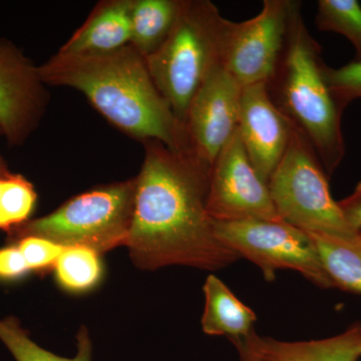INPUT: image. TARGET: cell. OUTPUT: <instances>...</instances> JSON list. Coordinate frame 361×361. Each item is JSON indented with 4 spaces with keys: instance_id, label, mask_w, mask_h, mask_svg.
<instances>
[{
    "instance_id": "cell-1",
    "label": "cell",
    "mask_w": 361,
    "mask_h": 361,
    "mask_svg": "<svg viewBox=\"0 0 361 361\" xmlns=\"http://www.w3.org/2000/svg\"><path fill=\"white\" fill-rule=\"evenodd\" d=\"M134 215L126 246L137 267L224 269L238 254L218 239L207 209L211 167L158 141L142 142Z\"/></svg>"
},
{
    "instance_id": "cell-2",
    "label": "cell",
    "mask_w": 361,
    "mask_h": 361,
    "mask_svg": "<svg viewBox=\"0 0 361 361\" xmlns=\"http://www.w3.org/2000/svg\"><path fill=\"white\" fill-rule=\"evenodd\" d=\"M45 85L82 92L116 129L142 142L187 153L183 123L157 89L146 59L129 44L97 54L56 52L37 66Z\"/></svg>"
},
{
    "instance_id": "cell-3",
    "label": "cell",
    "mask_w": 361,
    "mask_h": 361,
    "mask_svg": "<svg viewBox=\"0 0 361 361\" xmlns=\"http://www.w3.org/2000/svg\"><path fill=\"white\" fill-rule=\"evenodd\" d=\"M322 52L304 23L301 2L293 1L283 54L268 89L278 108L307 137L330 177L345 156L344 109L327 82Z\"/></svg>"
},
{
    "instance_id": "cell-4",
    "label": "cell",
    "mask_w": 361,
    "mask_h": 361,
    "mask_svg": "<svg viewBox=\"0 0 361 361\" xmlns=\"http://www.w3.org/2000/svg\"><path fill=\"white\" fill-rule=\"evenodd\" d=\"M229 23L210 0H184L174 30L146 58L157 89L182 123L196 92L223 66Z\"/></svg>"
},
{
    "instance_id": "cell-5",
    "label": "cell",
    "mask_w": 361,
    "mask_h": 361,
    "mask_svg": "<svg viewBox=\"0 0 361 361\" xmlns=\"http://www.w3.org/2000/svg\"><path fill=\"white\" fill-rule=\"evenodd\" d=\"M135 195V178L97 188L11 233L18 240L42 237L63 247L84 246L104 253L126 246L134 215Z\"/></svg>"
},
{
    "instance_id": "cell-6",
    "label": "cell",
    "mask_w": 361,
    "mask_h": 361,
    "mask_svg": "<svg viewBox=\"0 0 361 361\" xmlns=\"http://www.w3.org/2000/svg\"><path fill=\"white\" fill-rule=\"evenodd\" d=\"M329 176L305 135L294 127L283 158L268 182L280 219L306 233L351 235Z\"/></svg>"
},
{
    "instance_id": "cell-7",
    "label": "cell",
    "mask_w": 361,
    "mask_h": 361,
    "mask_svg": "<svg viewBox=\"0 0 361 361\" xmlns=\"http://www.w3.org/2000/svg\"><path fill=\"white\" fill-rule=\"evenodd\" d=\"M215 233L240 258L258 266L268 281L278 270L287 269L320 288H334L307 233L283 220L215 221Z\"/></svg>"
},
{
    "instance_id": "cell-8",
    "label": "cell",
    "mask_w": 361,
    "mask_h": 361,
    "mask_svg": "<svg viewBox=\"0 0 361 361\" xmlns=\"http://www.w3.org/2000/svg\"><path fill=\"white\" fill-rule=\"evenodd\" d=\"M293 0H264L255 18L230 20L223 68L242 87L269 85L276 75L288 32Z\"/></svg>"
},
{
    "instance_id": "cell-9",
    "label": "cell",
    "mask_w": 361,
    "mask_h": 361,
    "mask_svg": "<svg viewBox=\"0 0 361 361\" xmlns=\"http://www.w3.org/2000/svg\"><path fill=\"white\" fill-rule=\"evenodd\" d=\"M207 209L217 222L281 220L268 185L260 179L247 156L238 129L211 169Z\"/></svg>"
},
{
    "instance_id": "cell-10",
    "label": "cell",
    "mask_w": 361,
    "mask_h": 361,
    "mask_svg": "<svg viewBox=\"0 0 361 361\" xmlns=\"http://www.w3.org/2000/svg\"><path fill=\"white\" fill-rule=\"evenodd\" d=\"M242 87L223 66L196 92L183 127L187 153L212 168L238 129Z\"/></svg>"
},
{
    "instance_id": "cell-11",
    "label": "cell",
    "mask_w": 361,
    "mask_h": 361,
    "mask_svg": "<svg viewBox=\"0 0 361 361\" xmlns=\"http://www.w3.org/2000/svg\"><path fill=\"white\" fill-rule=\"evenodd\" d=\"M49 94L37 66L11 42L0 40V129L11 145H20L39 125Z\"/></svg>"
},
{
    "instance_id": "cell-12",
    "label": "cell",
    "mask_w": 361,
    "mask_h": 361,
    "mask_svg": "<svg viewBox=\"0 0 361 361\" xmlns=\"http://www.w3.org/2000/svg\"><path fill=\"white\" fill-rule=\"evenodd\" d=\"M294 127L273 102L267 85L242 87L238 132L252 166L266 184L288 148Z\"/></svg>"
},
{
    "instance_id": "cell-13",
    "label": "cell",
    "mask_w": 361,
    "mask_h": 361,
    "mask_svg": "<svg viewBox=\"0 0 361 361\" xmlns=\"http://www.w3.org/2000/svg\"><path fill=\"white\" fill-rule=\"evenodd\" d=\"M260 361H358L361 357V323L329 338L284 341L260 336L255 330L247 337Z\"/></svg>"
},
{
    "instance_id": "cell-14",
    "label": "cell",
    "mask_w": 361,
    "mask_h": 361,
    "mask_svg": "<svg viewBox=\"0 0 361 361\" xmlns=\"http://www.w3.org/2000/svg\"><path fill=\"white\" fill-rule=\"evenodd\" d=\"M132 0H106L97 4L87 20L59 49L71 54H106L130 44Z\"/></svg>"
},
{
    "instance_id": "cell-15",
    "label": "cell",
    "mask_w": 361,
    "mask_h": 361,
    "mask_svg": "<svg viewBox=\"0 0 361 361\" xmlns=\"http://www.w3.org/2000/svg\"><path fill=\"white\" fill-rule=\"evenodd\" d=\"M205 308L202 316V329L211 336H226L234 342L245 339L254 331L257 320L254 311L214 274L207 277L203 286Z\"/></svg>"
},
{
    "instance_id": "cell-16",
    "label": "cell",
    "mask_w": 361,
    "mask_h": 361,
    "mask_svg": "<svg viewBox=\"0 0 361 361\" xmlns=\"http://www.w3.org/2000/svg\"><path fill=\"white\" fill-rule=\"evenodd\" d=\"M307 235L334 287L361 295V232L351 235Z\"/></svg>"
},
{
    "instance_id": "cell-17",
    "label": "cell",
    "mask_w": 361,
    "mask_h": 361,
    "mask_svg": "<svg viewBox=\"0 0 361 361\" xmlns=\"http://www.w3.org/2000/svg\"><path fill=\"white\" fill-rule=\"evenodd\" d=\"M184 0H132L130 44L145 59L158 51L179 20Z\"/></svg>"
},
{
    "instance_id": "cell-18",
    "label": "cell",
    "mask_w": 361,
    "mask_h": 361,
    "mask_svg": "<svg viewBox=\"0 0 361 361\" xmlns=\"http://www.w3.org/2000/svg\"><path fill=\"white\" fill-rule=\"evenodd\" d=\"M0 341L16 361H92V345L89 332L82 327L77 336V353L73 357H63L42 348L30 338L16 318L0 319Z\"/></svg>"
},
{
    "instance_id": "cell-19",
    "label": "cell",
    "mask_w": 361,
    "mask_h": 361,
    "mask_svg": "<svg viewBox=\"0 0 361 361\" xmlns=\"http://www.w3.org/2000/svg\"><path fill=\"white\" fill-rule=\"evenodd\" d=\"M56 281L70 292L94 288L103 275L99 254L84 246L66 247L54 264Z\"/></svg>"
},
{
    "instance_id": "cell-20",
    "label": "cell",
    "mask_w": 361,
    "mask_h": 361,
    "mask_svg": "<svg viewBox=\"0 0 361 361\" xmlns=\"http://www.w3.org/2000/svg\"><path fill=\"white\" fill-rule=\"evenodd\" d=\"M315 20L322 32L348 39L355 47V59H361V6L357 0H319Z\"/></svg>"
},
{
    "instance_id": "cell-21",
    "label": "cell",
    "mask_w": 361,
    "mask_h": 361,
    "mask_svg": "<svg viewBox=\"0 0 361 361\" xmlns=\"http://www.w3.org/2000/svg\"><path fill=\"white\" fill-rule=\"evenodd\" d=\"M37 199L35 188L25 177L11 173L4 175L0 196L2 230L13 232L28 222Z\"/></svg>"
},
{
    "instance_id": "cell-22",
    "label": "cell",
    "mask_w": 361,
    "mask_h": 361,
    "mask_svg": "<svg viewBox=\"0 0 361 361\" xmlns=\"http://www.w3.org/2000/svg\"><path fill=\"white\" fill-rule=\"evenodd\" d=\"M325 75L332 94L344 110L351 102L361 99V59L341 68L326 66Z\"/></svg>"
},
{
    "instance_id": "cell-23",
    "label": "cell",
    "mask_w": 361,
    "mask_h": 361,
    "mask_svg": "<svg viewBox=\"0 0 361 361\" xmlns=\"http://www.w3.org/2000/svg\"><path fill=\"white\" fill-rule=\"evenodd\" d=\"M30 271H45L54 267L66 247L42 237L27 236L18 240V244Z\"/></svg>"
},
{
    "instance_id": "cell-24",
    "label": "cell",
    "mask_w": 361,
    "mask_h": 361,
    "mask_svg": "<svg viewBox=\"0 0 361 361\" xmlns=\"http://www.w3.org/2000/svg\"><path fill=\"white\" fill-rule=\"evenodd\" d=\"M30 272L18 245L0 249V281H16Z\"/></svg>"
},
{
    "instance_id": "cell-25",
    "label": "cell",
    "mask_w": 361,
    "mask_h": 361,
    "mask_svg": "<svg viewBox=\"0 0 361 361\" xmlns=\"http://www.w3.org/2000/svg\"><path fill=\"white\" fill-rule=\"evenodd\" d=\"M338 206L350 229L361 232V182L356 185L353 193L338 201Z\"/></svg>"
},
{
    "instance_id": "cell-26",
    "label": "cell",
    "mask_w": 361,
    "mask_h": 361,
    "mask_svg": "<svg viewBox=\"0 0 361 361\" xmlns=\"http://www.w3.org/2000/svg\"><path fill=\"white\" fill-rule=\"evenodd\" d=\"M233 345L237 349L238 361H260L254 349L249 343L248 338L241 339L232 342Z\"/></svg>"
},
{
    "instance_id": "cell-27",
    "label": "cell",
    "mask_w": 361,
    "mask_h": 361,
    "mask_svg": "<svg viewBox=\"0 0 361 361\" xmlns=\"http://www.w3.org/2000/svg\"><path fill=\"white\" fill-rule=\"evenodd\" d=\"M0 135H2L1 129H0ZM8 173L9 171L8 169H7L6 161H4V159L0 155V175H6L8 174Z\"/></svg>"
},
{
    "instance_id": "cell-28",
    "label": "cell",
    "mask_w": 361,
    "mask_h": 361,
    "mask_svg": "<svg viewBox=\"0 0 361 361\" xmlns=\"http://www.w3.org/2000/svg\"><path fill=\"white\" fill-rule=\"evenodd\" d=\"M11 173V172H9ZM4 175H0V196H1V189H2V178H4ZM0 230H2V224H1V215H0Z\"/></svg>"
}]
</instances>
